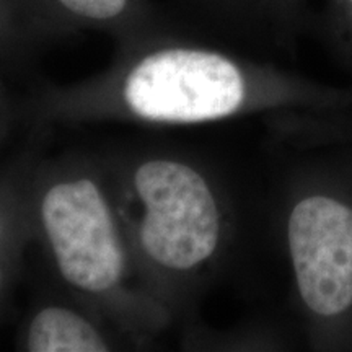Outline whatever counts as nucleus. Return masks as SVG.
I'll list each match as a JSON object with an SVG mask.
<instances>
[{
	"mask_svg": "<svg viewBox=\"0 0 352 352\" xmlns=\"http://www.w3.org/2000/svg\"><path fill=\"white\" fill-rule=\"evenodd\" d=\"M28 114L33 126L51 127H178L250 116H264L271 129L352 126V85L315 80L188 28L118 44L111 64L83 80H46Z\"/></svg>",
	"mask_w": 352,
	"mask_h": 352,
	"instance_id": "1",
	"label": "nucleus"
},
{
	"mask_svg": "<svg viewBox=\"0 0 352 352\" xmlns=\"http://www.w3.org/2000/svg\"><path fill=\"white\" fill-rule=\"evenodd\" d=\"M145 289L183 331L240 259L250 210L226 170L191 148L126 142L98 151Z\"/></svg>",
	"mask_w": 352,
	"mask_h": 352,
	"instance_id": "2",
	"label": "nucleus"
},
{
	"mask_svg": "<svg viewBox=\"0 0 352 352\" xmlns=\"http://www.w3.org/2000/svg\"><path fill=\"white\" fill-rule=\"evenodd\" d=\"M271 227L308 349L352 352V131L272 135Z\"/></svg>",
	"mask_w": 352,
	"mask_h": 352,
	"instance_id": "3",
	"label": "nucleus"
},
{
	"mask_svg": "<svg viewBox=\"0 0 352 352\" xmlns=\"http://www.w3.org/2000/svg\"><path fill=\"white\" fill-rule=\"evenodd\" d=\"M30 217L51 279L107 316L135 349L175 327L140 279L98 151L46 153L32 178Z\"/></svg>",
	"mask_w": 352,
	"mask_h": 352,
	"instance_id": "4",
	"label": "nucleus"
},
{
	"mask_svg": "<svg viewBox=\"0 0 352 352\" xmlns=\"http://www.w3.org/2000/svg\"><path fill=\"white\" fill-rule=\"evenodd\" d=\"M30 3L51 43L96 32L114 38L118 46L191 28L153 0H30Z\"/></svg>",
	"mask_w": 352,
	"mask_h": 352,
	"instance_id": "5",
	"label": "nucleus"
},
{
	"mask_svg": "<svg viewBox=\"0 0 352 352\" xmlns=\"http://www.w3.org/2000/svg\"><path fill=\"white\" fill-rule=\"evenodd\" d=\"M30 352H109L135 349L131 340L101 315L51 279V287L32 308L20 333Z\"/></svg>",
	"mask_w": 352,
	"mask_h": 352,
	"instance_id": "6",
	"label": "nucleus"
},
{
	"mask_svg": "<svg viewBox=\"0 0 352 352\" xmlns=\"http://www.w3.org/2000/svg\"><path fill=\"white\" fill-rule=\"evenodd\" d=\"M51 135V126H33L25 152L0 183V297L7 292L21 248L33 240L30 186L34 168L47 153Z\"/></svg>",
	"mask_w": 352,
	"mask_h": 352,
	"instance_id": "7",
	"label": "nucleus"
},
{
	"mask_svg": "<svg viewBox=\"0 0 352 352\" xmlns=\"http://www.w3.org/2000/svg\"><path fill=\"white\" fill-rule=\"evenodd\" d=\"M179 19L204 36L233 44H264L256 0H175Z\"/></svg>",
	"mask_w": 352,
	"mask_h": 352,
	"instance_id": "8",
	"label": "nucleus"
},
{
	"mask_svg": "<svg viewBox=\"0 0 352 352\" xmlns=\"http://www.w3.org/2000/svg\"><path fill=\"white\" fill-rule=\"evenodd\" d=\"M258 21L264 44L294 54L298 39L314 28L307 0H256Z\"/></svg>",
	"mask_w": 352,
	"mask_h": 352,
	"instance_id": "9",
	"label": "nucleus"
},
{
	"mask_svg": "<svg viewBox=\"0 0 352 352\" xmlns=\"http://www.w3.org/2000/svg\"><path fill=\"white\" fill-rule=\"evenodd\" d=\"M51 44L30 0H0V50L20 63L32 60L41 46Z\"/></svg>",
	"mask_w": 352,
	"mask_h": 352,
	"instance_id": "10",
	"label": "nucleus"
},
{
	"mask_svg": "<svg viewBox=\"0 0 352 352\" xmlns=\"http://www.w3.org/2000/svg\"><path fill=\"white\" fill-rule=\"evenodd\" d=\"M340 64L352 76V0H327L323 15L314 19Z\"/></svg>",
	"mask_w": 352,
	"mask_h": 352,
	"instance_id": "11",
	"label": "nucleus"
}]
</instances>
